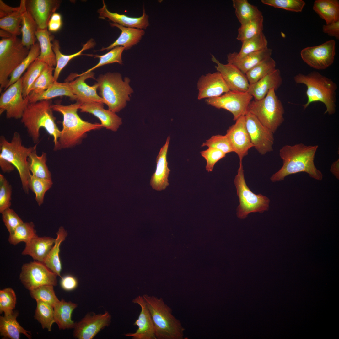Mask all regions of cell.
I'll list each match as a JSON object with an SVG mask.
<instances>
[{"mask_svg": "<svg viewBox=\"0 0 339 339\" xmlns=\"http://www.w3.org/2000/svg\"><path fill=\"white\" fill-rule=\"evenodd\" d=\"M61 1L59 0H27V10L36 23L38 28H48L50 19L59 8Z\"/></svg>", "mask_w": 339, "mask_h": 339, "instance_id": "cell-20", "label": "cell"}, {"mask_svg": "<svg viewBox=\"0 0 339 339\" xmlns=\"http://www.w3.org/2000/svg\"><path fill=\"white\" fill-rule=\"evenodd\" d=\"M272 53V49L268 48L239 58L235 56L233 52L228 54L227 61L228 63L236 66L245 74L256 65L271 57Z\"/></svg>", "mask_w": 339, "mask_h": 339, "instance_id": "cell-28", "label": "cell"}, {"mask_svg": "<svg viewBox=\"0 0 339 339\" xmlns=\"http://www.w3.org/2000/svg\"><path fill=\"white\" fill-rule=\"evenodd\" d=\"M40 53V46L38 41L31 46L27 56L11 73L9 83L5 90L21 77L23 73L37 59Z\"/></svg>", "mask_w": 339, "mask_h": 339, "instance_id": "cell-42", "label": "cell"}, {"mask_svg": "<svg viewBox=\"0 0 339 339\" xmlns=\"http://www.w3.org/2000/svg\"><path fill=\"white\" fill-rule=\"evenodd\" d=\"M268 41L263 32L252 38L242 42L239 52H234L237 57H241L251 53L261 51L268 48Z\"/></svg>", "mask_w": 339, "mask_h": 339, "instance_id": "cell-43", "label": "cell"}, {"mask_svg": "<svg viewBox=\"0 0 339 339\" xmlns=\"http://www.w3.org/2000/svg\"><path fill=\"white\" fill-rule=\"evenodd\" d=\"M21 24V41L25 46L30 48L37 42L36 33L37 25L30 13L27 10L23 13Z\"/></svg>", "mask_w": 339, "mask_h": 339, "instance_id": "cell-40", "label": "cell"}, {"mask_svg": "<svg viewBox=\"0 0 339 339\" xmlns=\"http://www.w3.org/2000/svg\"><path fill=\"white\" fill-rule=\"evenodd\" d=\"M95 44L94 40L90 39L83 45L82 49L79 51L72 54L65 55L62 54L60 51L59 41L56 39L53 40L52 41V48L56 56V62L53 74L55 80L57 81L61 71L70 60L82 55L83 51L94 47Z\"/></svg>", "mask_w": 339, "mask_h": 339, "instance_id": "cell-35", "label": "cell"}, {"mask_svg": "<svg viewBox=\"0 0 339 339\" xmlns=\"http://www.w3.org/2000/svg\"><path fill=\"white\" fill-rule=\"evenodd\" d=\"M198 99L218 97L230 91L219 72L202 75L197 83Z\"/></svg>", "mask_w": 339, "mask_h": 339, "instance_id": "cell-22", "label": "cell"}, {"mask_svg": "<svg viewBox=\"0 0 339 339\" xmlns=\"http://www.w3.org/2000/svg\"><path fill=\"white\" fill-rule=\"evenodd\" d=\"M36 301L37 305L34 317L40 323L43 328L51 331L52 325L55 323L54 308L43 302Z\"/></svg>", "mask_w": 339, "mask_h": 339, "instance_id": "cell-47", "label": "cell"}, {"mask_svg": "<svg viewBox=\"0 0 339 339\" xmlns=\"http://www.w3.org/2000/svg\"><path fill=\"white\" fill-rule=\"evenodd\" d=\"M142 296L153 321L157 339H183L185 329L163 299L147 294Z\"/></svg>", "mask_w": 339, "mask_h": 339, "instance_id": "cell-5", "label": "cell"}, {"mask_svg": "<svg viewBox=\"0 0 339 339\" xmlns=\"http://www.w3.org/2000/svg\"><path fill=\"white\" fill-rule=\"evenodd\" d=\"M339 159L336 161L334 162L332 164L330 169V171L337 178H339Z\"/></svg>", "mask_w": 339, "mask_h": 339, "instance_id": "cell-63", "label": "cell"}, {"mask_svg": "<svg viewBox=\"0 0 339 339\" xmlns=\"http://www.w3.org/2000/svg\"><path fill=\"white\" fill-rule=\"evenodd\" d=\"M239 164L234 183L239 199L236 215L238 218L242 219L245 218L250 213H262L268 211L270 200L267 197L261 194H255L250 190L245 182L242 162Z\"/></svg>", "mask_w": 339, "mask_h": 339, "instance_id": "cell-10", "label": "cell"}, {"mask_svg": "<svg viewBox=\"0 0 339 339\" xmlns=\"http://www.w3.org/2000/svg\"><path fill=\"white\" fill-rule=\"evenodd\" d=\"M36 235L34 223L31 222H24L9 234L8 241L13 245L21 242L26 243Z\"/></svg>", "mask_w": 339, "mask_h": 339, "instance_id": "cell-46", "label": "cell"}, {"mask_svg": "<svg viewBox=\"0 0 339 339\" xmlns=\"http://www.w3.org/2000/svg\"><path fill=\"white\" fill-rule=\"evenodd\" d=\"M80 105L78 101L69 105L51 104L52 110L61 113L63 117L58 139L60 149L72 148L79 144L88 132L103 128L101 124L92 123L81 119L77 113Z\"/></svg>", "mask_w": 339, "mask_h": 339, "instance_id": "cell-3", "label": "cell"}, {"mask_svg": "<svg viewBox=\"0 0 339 339\" xmlns=\"http://www.w3.org/2000/svg\"><path fill=\"white\" fill-rule=\"evenodd\" d=\"M46 65L37 58L30 65L22 77V94L24 98L29 96L32 85Z\"/></svg>", "mask_w": 339, "mask_h": 339, "instance_id": "cell-41", "label": "cell"}, {"mask_svg": "<svg viewBox=\"0 0 339 339\" xmlns=\"http://www.w3.org/2000/svg\"><path fill=\"white\" fill-rule=\"evenodd\" d=\"M111 316L106 311L104 314L88 313L76 323L73 336L78 339H92L101 330L109 326Z\"/></svg>", "mask_w": 339, "mask_h": 339, "instance_id": "cell-16", "label": "cell"}, {"mask_svg": "<svg viewBox=\"0 0 339 339\" xmlns=\"http://www.w3.org/2000/svg\"><path fill=\"white\" fill-rule=\"evenodd\" d=\"M261 2L275 8L297 12H301L305 5L302 0H261Z\"/></svg>", "mask_w": 339, "mask_h": 339, "instance_id": "cell-53", "label": "cell"}, {"mask_svg": "<svg viewBox=\"0 0 339 339\" xmlns=\"http://www.w3.org/2000/svg\"><path fill=\"white\" fill-rule=\"evenodd\" d=\"M212 60L217 64L215 68L219 72L230 91L247 92L250 85L245 75L235 66L220 63L213 55Z\"/></svg>", "mask_w": 339, "mask_h": 339, "instance_id": "cell-21", "label": "cell"}, {"mask_svg": "<svg viewBox=\"0 0 339 339\" xmlns=\"http://www.w3.org/2000/svg\"><path fill=\"white\" fill-rule=\"evenodd\" d=\"M110 24L112 27H116L120 29L121 34L114 42L106 47H103L100 51L109 50L119 46L123 47L125 50L129 49L138 43L145 34L143 30L126 27L114 23H110Z\"/></svg>", "mask_w": 339, "mask_h": 339, "instance_id": "cell-29", "label": "cell"}, {"mask_svg": "<svg viewBox=\"0 0 339 339\" xmlns=\"http://www.w3.org/2000/svg\"><path fill=\"white\" fill-rule=\"evenodd\" d=\"M293 79L296 83L303 84L307 87V101L302 105L304 109L311 103L320 101L326 106L325 114L331 115L335 113L337 86L331 79L315 71L307 74L299 73Z\"/></svg>", "mask_w": 339, "mask_h": 339, "instance_id": "cell-4", "label": "cell"}, {"mask_svg": "<svg viewBox=\"0 0 339 339\" xmlns=\"http://www.w3.org/2000/svg\"><path fill=\"white\" fill-rule=\"evenodd\" d=\"M282 83L280 71L276 68L257 82L250 84L247 92L255 100H260L265 97L271 89H278Z\"/></svg>", "mask_w": 339, "mask_h": 339, "instance_id": "cell-26", "label": "cell"}, {"mask_svg": "<svg viewBox=\"0 0 339 339\" xmlns=\"http://www.w3.org/2000/svg\"><path fill=\"white\" fill-rule=\"evenodd\" d=\"M275 61L271 57L261 62L245 74L250 84L258 81L276 69Z\"/></svg>", "mask_w": 339, "mask_h": 339, "instance_id": "cell-45", "label": "cell"}, {"mask_svg": "<svg viewBox=\"0 0 339 339\" xmlns=\"http://www.w3.org/2000/svg\"><path fill=\"white\" fill-rule=\"evenodd\" d=\"M323 32L328 35L339 39V21L323 25Z\"/></svg>", "mask_w": 339, "mask_h": 339, "instance_id": "cell-60", "label": "cell"}, {"mask_svg": "<svg viewBox=\"0 0 339 339\" xmlns=\"http://www.w3.org/2000/svg\"><path fill=\"white\" fill-rule=\"evenodd\" d=\"M313 9L326 22V24L339 21V1L338 0H316Z\"/></svg>", "mask_w": 339, "mask_h": 339, "instance_id": "cell-36", "label": "cell"}, {"mask_svg": "<svg viewBox=\"0 0 339 339\" xmlns=\"http://www.w3.org/2000/svg\"><path fill=\"white\" fill-rule=\"evenodd\" d=\"M0 36L1 37H2V38L6 39L10 38L13 36L8 32L2 29H0Z\"/></svg>", "mask_w": 339, "mask_h": 339, "instance_id": "cell-64", "label": "cell"}, {"mask_svg": "<svg viewBox=\"0 0 339 339\" xmlns=\"http://www.w3.org/2000/svg\"><path fill=\"white\" fill-rule=\"evenodd\" d=\"M77 278L71 275H67L61 277L60 284L61 288L67 291H71L76 289L78 285Z\"/></svg>", "mask_w": 339, "mask_h": 339, "instance_id": "cell-58", "label": "cell"}, {"mask_svg": "<svg viewBox=\"0 0 339 339\" xmlns=\"http://www.w3.org/2000/svg\"><path fill=\"white\" fill-rule=\"evenodd\" d=\"M231 146L233 152L238 155L239 162L247 155L249 150L253 146L246 128L245 115L236 121L230 126L225 135Z\"/></svg>", "mask_w": 339, "mask_h": 339, "instance_id": "cell-17", "label": "cell"}, {"mask_svg": "<svg viewBox=\"0 0 339 339\" xmlns=\"http://www.w3.org/2000/svg\"><path fill=\"white\" fill-rule=\"evenodd\" d=\"M62 25V18L61 14L55 13L52 15L50 19L48 28L50 31L56 32L60 29Z\"/></svg>", "mask_w": 339, "mask_h": 339, "instance_id": "cell-59", "label": "cell"}, {"mask_svg": "<svg viewBox=\"0 0 339 339\" xmlns=\"http://www.w3.org/2000/svg\"><path fill=\"white\" fill-rule=\"evenodd\" d=\"M36 147L31 153L28 159L30 170L33 176L40 179L52 180L51 175L46 165L47 153L42 152L38 156Z\"/></svg>", "mask_w": 339, "mask_h": 339, "instance_id": "cell-38", "label": "cell"}, {"mask_svg": "<svg viewBox=\"0 0 339 339\" xmlns=\"http://www.w3.org/2000/svg\"><path fill=\"white\" fill-rule=\"evenodd\" d=\"M201 156L207 161L206 169L208 172L212 171L215 164L221 159L224 158L226 154L217 149L208 148L200 152Z\"/></svg>", "mask_w": 339, "mask_h": 339, "instance_id": "cell-57", "label": "cell"}, {"mask_svg": "<svg viewBox=\"0 0 339 339\" xmlns=\"http://www.w3.org/2000/svg\"><path fill=\"white\" fill-rule=\"evenodd\" d=\"M55 240L51 237H40L36 235L25 243L22 254L29 255L34 260L43 262Z\"/></svg>", "mask_w": 339, "mask_h": 339, "instance_id": "cell-27", "label": "cell"}, {"mask_svg": "<svg viewBox=\"0 0 339 339\" xmlns=\"http://www.w3.org/2000/svg\"><path fill=\"white\" fill-rule=\"evenodd\" d=\"M79 109L81 112L89 113L97 117L100 120L103 128L107 129L116 132L122 124L121 118L116 113L104 109L102 103L93 102H81L80 103Z\"/></svg>", "mask_w": 339, "mask_h": 339, "instance_id": "cell-23", "label": "cell"}, {"mask_svg": "<svg viewBox=\"0 0 339 339\" xmlns=\"http://www.w3.org/2000/svg\"><path fill=\"white\" fill-rule=\"evenodd\" d=\"M103 7L97 11L99 14V18L101 19H105L107 18L113 23L122 26L141 30L146 29L149 25L148 16L146 14L144 7L142 15L139 17L134 18L116 13L111 12L108 9L104 0H103Z\"/></svg>", "mask_w": 339, "mask_h": 339, "instance_id": "cell-25", "label": "cell"}, {"mask_svg": "<svg viewBox=\"0 0 339 339\" xmlns=\"http://www.w3.org/2000/svg\"><path fill=\"white\" fill-rule=\"evenodd\" d=\"M4 225L9 234L12 233L24 222L12 209L8 208L1 213Z\"/></svg>", "mask_w": 339, "mask_h": 339, "instance_id": "cell-56", "label": "cell"}, {"mask_svg": "<svg viewBox=\"0 0 339 339\" xmlns=\"http://www.w3.org/2000/svg\"><path fill=\"white\" fill-rule=\"evenodd\" d=\"M54 69V67L46 64L32 85L30 93L36 94L42 92L53 84L56 81L53 74Z\"/></svg>", "mask_w": 339, "mask_h": 339, "instance_id": "cell-49", "label": "cell"}, {"mask_svg": "<svg viewBox=\"0 0 339 339\" xmlns=\"http://www.w3.org/2000/svg\"><path fill=\"white\" fill-rule=\"evenodd\" d=\"M170 140L169 136L160 149L156 159V169L150 180L152 188L158 191L165 189L169 185L168 178L170 170L168 166L167 156Z\"/></svg>", "mask_w": 339, "mask_h": 339, "instance_id": "cell-24", "label": "cell"}, {"mask_svg": "<svg viewBox=\"0 0 339 339\" xmlns=\"http://www.w3.org/2000/svg\"><path fill=\"white\" fill-rule=\"evenodd\" d=\"M37 145L29 147L24 146L17 132L14 133L10 141H8L3 136L0 137V158L7 161L17 169L23 189L27 194L29 192L28 182L31 175L28 159Z\"/></svg>", "mask_w": 339, "mask_h": 339, "instance_id": "cell-7", "label": "cell"}, {"mask_svg": "<svg viewBox=\"0 0 339 339\" xmlns=\"http://www.w3.org/2000/svg\"><path fill=\"white\" fill-rule=\"evenodd\" d=\"M253 97L248 92L229 91L221 96L207 98L206 102L217 108L223 109L229 111L233 115V120L236 121L245 115Z\"/></svg>", "mask_w": 339, "mask_h": 339, "instance_id": "cell-13", "label": "cell"}, {"mask_svg": "<svg viewBox=\"0 0 339 339\" xmlns=\"http://www.w3.org/2000/svg\"><path fill=\"white\" fill-rule=\"evenodd\" d=\"M16 303V297L14 291L8 288L0 291V313L7 315L13 313Z\"/></svg>", "mask_w": 339, "mask_h": 339, "instance_id": "cell-51", "label": "cell"}, {"mask_svg": "<svg viewBox=\"0 0 339 339\" xmlns=\"http://www.w3.org/2000/svg\"><path fill=\"white\" fill-rule=\"evenodd\" d=\"M132 302L139 305L141 309L138 318L133 324L138 328L133 333L124 334L132 339H157L153 322L145 301L143 296L138 295Z\"/></svg>", "mask_w": 339, "mask_h": 339, "instance_id": "cell-18", "label": "cell"}, {"mask_svg": "<svg viewBox=\"0 0 339 339\" xmlns=\"http://www.w3.org/2000/svg\"><path fill=\"white\" fill-rule=\"evenodd\" d=\"M263 15L242 25L238 29L236 39L242 42L263 32Z\"/></svg>", "mask_w": 339, "mask_h": 339, "instance_id": "cell-44", "label": "cell"}, {"mask_svg": "<svg viewBox=\"0 0 339 339\" xmlns=\"http://www.w3.org/2000/svg\"><path fill=\"white\" fill-rule=\"evenodd\" d=\"M12 189L5 177L0 174V212L10 208L11 205Z\"/></svg>", "mask_w": 339, "mask_h": 339, "instance_id": "cell-55", "label": "cell"}, {"mask_svg": "<svg viewBox=\"0 0 339 339\" xmlns=\"http://www.w3.org/2000/svg\"><path fill=\"white\" fill-rule=\"evenodd\" d=\"M77 306L76 303L62 299L53 307L54 322L60 329L74 328L76 322L72 320L71 316Z\"/></svg>", "mask_w": 339, "mask_h": 339, "instance_id": "cell-32", "label": "cell"}, {"mask_svg": "<svg viewBox=\"0 0 339 339\" xmlns=\"http://www.w3.org/2000/svg\"><path fill=\"white\" fill-rule=\"evenodd\" d=\"M50 100L28 103L21 118V122L34 143H37L40 130L43 128L53 138L54 150L60 149L58 139L61 133L55 122Z\"/></svg>", "mask_w": 339, "mask_h": 339, "instance_id": "cell-2", "label": "cell"}, {"mask_svg": "<svg viewBox=\"0 0 339 339\" xmlns=\"http://www.w3.org/2000/svg\"><path fill=\"white\" fill-rule=\"evenodd\" d=\"M232 2L235 15L241 25L262 15L258 7L247 0H233Z\"/></svg>", "mask_w": 339, "mask_h": 339, "instance_id": "cell-39", "label": "cell"}, {"mask_svg": "<svg viewBox=\"0 0 339 339\" xmlns=\"http://www.w3.org/2000/svg\"><path fill=\"white\" fill-rule=\"evenodd\" d=\"M29 103V96L22 94V77L9 86L0 97V114L5 112L7 118L21 119Z\"/></svg>", "mask_w": 339, "mask_h": 339, "instance_id": "cell-12", "label": "cell"}, {"mask_svg": "<svg viewBox=\"0 0 339 339\" xmlns=\"http://www.w3.org/2000/svg\"><path fill=\"white\" fill-rule=\"evenodd\" d=\"M336 42L333 40L315 46L306 47L301 51L302 60L310 67L318 70L326 69L333 63Z\"/></svg>", "mask_w": 339, "mask_h": 339, "instance_id": "cell-14", "label": "cell"}, {"mask_svg": "<svg viewBox=\"0 0 339 339\" xmlns=\"http://www.w3.org/2000/svg\"><path fill=\"white\" fill-rule=\"evenodd\" d=\"M53 287L51 285L41 286L30 290V293L36 301L43 302L54 307L60 300L55 294Z\"/></svg>", "mask_w": 339, "mask_h": 339, "instance_id": "cell-50", "label": "cell"}, {"mask_svg": "<svg viewBox=\"0 0 339 339\" xmlns=\"http://www.w3.org/2000/svg\"><path fill=\"white\" fill-rule=\"evenodd\" d=\"M56 234L57 236L54 245L43 263L52 272L61 277L60 273L62 266L59 256L60 248L61 244L67 236V233L63 227L61 226Z\"/></svg>", "mask_w": 339, "mask_h": 339, "instance_id": "cell-33", "label": "cell"}, {"mask_svg": "<svg viewBox=\"0 0 339 339\" xmlns=\"http://www.w3.org/2000/svg\"><path fill=\"white\" fill-rule=\"evenodd\" d=\"M18 7H13L8 6L2 0H0V18H3L17 10Z\"/></svg>", "mask_w": 339, "mask_h": 339, "instance_id": "cell-61", "label": "cell"}, {"mask_svg": "<svg viewBox=\"0 0 339 339\" xmlns=\"http://www.w3.org/2000/svg\"><path fill=\"white\" fill-rule=\"evenodd\" d=\"M26 0H21L18 9L5 17L0 19V27L10 33L13 36L21 34L20 25L22 16L26 10Z\"/></svg>", "mask_w": 339, "mask_h": 339, "instance_id": "cell-37", "label": "cell"}, {"mask_svg": "<svg viewBox=\"0 0 339 339\" xmlns=\"http://www.w3.org/2000/svg\"><path fill=\"white\" fill-rule=\"evenodd\" d=\"M245 117L246 128L253 147L262 155L272 151L273 133L249 112L247 111Z\"/></svg>", "mask_w": 339, "mask_h": 339, "instance_id": "cell-15", "label": "cell"}, {"mask_svg": "<svg viewBox=\"0 0 339 339\" xmlns=\"http://www.w3.org/2000/svg\"><path fill=\"white\" fill-rule=\"evenodd\" d=\"M19 313L15 311L11 314L0 317V334L6 338L19 339L20 334L31 338V333L22 327L16 318Z\"/></svg>", "mask_w": 339, "mask_h": 339, "instance_id": "cell-30", "label": "cell"}, {"mask_svg": "<svg viewBox=\"0 0 339 339\" xmlns=\"http://www.w3.org/2000/svg\"><path fill=\"white\" fill-rule=\"evenodd\" d=\"M0 166L2 170L4 172H10L13 171L15 168L9 162L1 158H0Z\"/></svg>", "mask_w": 339, "mask_h": 339, "instance_id": "cell-62", "label": "cell"}, {"mask_svg": "<svg viewBox=\"0 0 339 339\" xmlns=\"http://www.w3.org/2000/svg\"><path fill=\"white\" fill-rule=\"evenodd\" d=\"M207 146L220 150L226 154L233 151L230 143L226 135H217L212 136L202 143V147Z\"/></svg>", "mask_w": 339, "mask_h": 339, "instance_id": "cell-54", "label": "cell"}, {"mask_svg": "<svg viewBox=\"0 0 339 339\" xmlns=\"http://www.w3.org/2000/svg\"><path fill=\"white\" fill-rule=\"evenodd\" d=\"M94 73L92 71L80 74H71L68 80L74 77H78L74 80L69 82V85L73 94L75 96L77 101L80 103L93 102L103 104L101 97L97 93L98 85L97 83L92 86L87 84L85 81L89 78H94Z\"/></svg>", "mask_w": 339, "mask_h": 339, "instance_id": "cell-19", "label": "cell"}, {"mask_svg": "<svg viewBox=\"0 0 339 339\" xmlns=\"http://www.w3.org/2000/svg\"><path fill=\"white\" fill-rule=\"evenodd\" d=\"M63 96H68L72 100H76L75 96L72 91L69 82L62 83L56 81L48 89L42 92L36 94L30 93L29 96V102L50 100L52 98Z\"/></svg>", "mask_w": 339, "mask_h": 339, "instance_id": "cell-31", "label": "cell"}, {"mask_svg": "<svg viewBox=\"0 0 339 339\" xmlns=\"http://www.w3.org/2000/svg\"><path fill=\"white\" fill-rule=\"evenodd\" d=\"M57 276L43 262L35 260L23 265L19 279L30 291L44 285L56 286Z\"/></svg>", "mask_w": 339, "mask_h": 339, "instance_id": "cell-11", "label": "cell"}, {"mask_svg": "<svg viewBox=\"0 0 339 339\" xmlns=\"http://www.w3.org/2000/svg\"><path fill=\"white\" fill-rule=\"evenodd\" d=\"M30 48L23 45L17 36L2 38L0 41V90L4 89L8 77L28 55Z\"/></svg>", "mask_w": 339, "mask_h": 339, "instance_id": "cell-9", "label": "cell"}, {"mask_svg": "<svg viewBox=\"0 0 339 339\" xmlns=\"http://www.w3.org/2000/svg\"><path fill=\"white\" fill-rule=\"evenodd\" d=\"M318 147L317 145H307L302 143L283 146L279 153L283 161L282 166L272 176L271 181H281L289 175L300 172H305L316 180H321L322 173L316 168L314 162Z\"/></svg>", "mask_w": 339, "mask_h": 339, "instance_id": "cell-1", "label": "cell"}, {"mask_svg": "<svg viewBox=\"0 0 339 339\" xmlns=\"http://www.w3.org/2000/svg\"><path fill=\"white\" fill-rule=\"evenodd\" d=\"M130 81L127 77L123 80L121 74L118 73H107L100 75L97 79L98 89L109 110L117 112L126 106L133 92L129 85Z\"/></svg>", "mask_w": 339, "mask_h": 339, "instance_id": "cell-6", "label": "cell"}, {"mask_svg": "<svg viewBox=\"0 0 339 339\" xmlns=\"http://www.w3.org/2000/svg\"><path fill=\"white\" fill-rule=\"evenodd\" d=\"M52 184V180L38 178L31 174L28 180V187L35 194V199L39 206L43 203L45 194Z\"/></svg>", "mask_w": 339, "mask_h": 339, "instance_id": "cell-48", "label": "cell"}, {"mask_svg": "<svg viewBox=\"0 0 339 339\" xmlns=\"http://www.w3.org/2000/svg\"><path fill=\"white\" fill-rule=\"evenodd\" d=\"M36 35L40 47V53L37 58L50 67H54L56 66V56L52 49L51 36L47 29L38 28Z\"/></svg>", "mask_w": 339, "mask_h": 339, "instance_id": "cell-34", "label": "cell"}, {"mask_svg": "<svg viewBox=\"0 0 339 339\" xmlns=\"http://www.w3.org/2000/svg\"><path fill=\"white\" fill-rule=\"evenodd\" d=\"M124 50V48L122 46H117L104 55H95V58H99V62L96 65L83 73H85L92 71L96 68L106 64L114 62H117L120 64H122L121 55Z\"/></svg>", "mask_w": 339, "mask_h": 339, "instance_id": "cell-52", "label": "cell"}, {"mask_svg": "<svg viewBox=\"0 0 339 339\" xmlns=\"http://www.w3.org/2000/svg\"><path fill=\"white\" fill-rule=\"evenodd\" d=\"M247 111L253 115L265 127L274 133L284 121L283 105L274 89L262 99L251 100Z\"/></svg>", "mask_w": 339, "mask_h": 339, "instance_id": "cell-8", "label": "cell"}]
</instances>
